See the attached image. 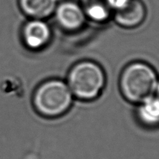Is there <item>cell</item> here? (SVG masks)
<instances>
[{"instance_id": "6da1fadb", "label": "cell", "mask_w": 159, "mask_h": 159, "mask_svg": "<svg viewBox=\"0 0 159 159\" xmlns=\"http://www.w3.org/2000/svg\"><path fill=\"white\" fill-rule=\"evenodd\" d=\"M159 85L158 75L155 70L144 63L129 65L123 73L121 88L128 100L142 102L155 96Z\"/></svg>"}, {"instance_id": "7a4b0ae2", "label": "cell", "mask_w": 159, "mask_h": 159, "mask_svg": "<svg viewBox=\"0 0 159 159\" xmlns=\"http://www.w3.org/2000/svg\"><path fill=\"white\" fill-rule=\"evenodd\" d=\"M69 87L77 97L93 99L104 85L105 78L102 69L92 62H82L72 68L69 74Z\"/></svg>"}, {"instance_id": "3957f363", "label": "cell", "mask_w": 159, "mask_h": 159, "mask_svg": "<svg viewBox=\"0 0 159 159\" xmlns=\"http://www.w3.org/2000/svg\"><path fill=\"white\" fill-rule=\"evenodd\" d=\"M71 92L61 81H50L40 85L34 97L37 110L46 116L61 114L70 107Z\"/></svg>"}, {"instance_id": "277c9868", "label": "cell", "mask_w": 159, "mask_h": 159, "mask_svg": "<svg viewBox=\"0 0 159 159\" xmlns=\"http://www.w3.org/2000/svg\"><path fill=\"white\" fill-rule=\"evenodd\" d=\"M146 9L140 0H130L127 5L120 10L116 11L115 18L122 26L134 27L141 24L145 19Z\"/></svg>"}, {"instance_id": "5b68a950", "label": "cell", "mask_w": 159, "mask_h": 159, "mask_svg": "<svg viewBox=\"0 0 159 159\" xmlns=\"http://www.w3.org/2000/svg\"><path fill=\"white\" fill-rule=\"evenodd\" d=\"M57 19L64 28L74 30L82 26L85 20L84 11L74 2H67L57 9Z\"/></svg>"}, {"instance_id": "8992f818", "label": "cell", "mask_w": 159, "mask_h": 159, "mask_svg": "<svg viewBox=\"0 0 159 159\" xmlns=\"http://www.w3.org/2000/svg\"><path fill=\"white\" fill-rule=\"evenodd\" d=\"M51 31L46 23L40 20L28 23L23 30V37L29 48L38 49L44 46L49 40Z\"/></svg>"}, {"instance_id": "52a82bcc", "label": "cell", "mask_w": 159, "mask_h": 159, "mask_svg": "<svg viewBox=\"0 0 159 159\" xmlns=\"http://www.w3.org/2000/svg\"><path fill=\"white\" fill-rule=\"evenodd\" d=\"M20 6L27 15L35 18H43L52 13L57 0H20Z\"/></svg>"}, {"instance_id": "ba28073f", "label": "cell", "mask_w": 159, "mask_h": 159, "mask_svg": "<svg viewBox=\"0 0 159 159\" xmlns=\"http://www.w3.org/2000/svg\"><path fill=\"white\" fill-rule=\"evenodd\" d=\"M140 120L145 125H159V97L152 96L141 102L138 110Z\"/></svg>"}, {"instance_id": "9c48e42d", "label": "cell", "mask_w": 159, "mask_h": 159, "mask_svg": "<svg viewBox=\"0 0 159 159\" xmlns=\"http://www.w3.org/2000/svg\"><path fill=\"white\" fill-rule=\"evenodd\" d=\"M84 13L96 21H104L109 17L111 8L107 0H82Z\"/></svg>"}, {"instance_id": "30bf717a", "label": "cell", "mask_w": 159, "mask_h": 159, "mask_svg": "<svg viewBox=\"0 0 159 159\" xmlns=\"http://www.w3.org/2000/svg\"><path fill=\"white\" fill-rule=\"evenodd\" d=\"M130 0H107L109 6L111 9L117 11L127 5Z\"/></svg>"}]
</instances>
